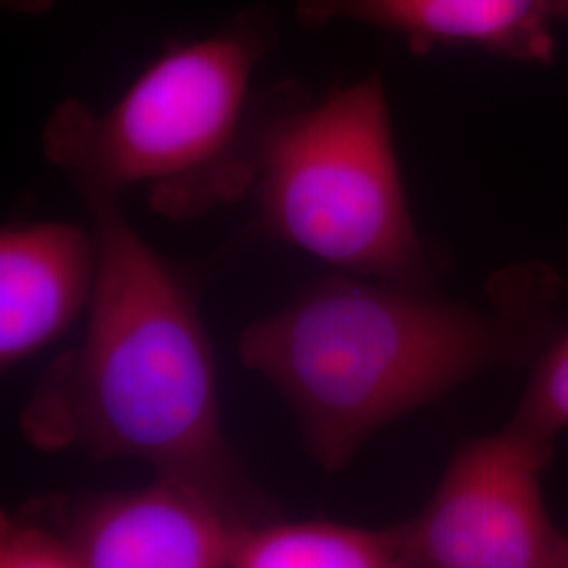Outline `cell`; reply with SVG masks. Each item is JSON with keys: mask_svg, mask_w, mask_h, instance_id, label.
Returning a JSON list of instances; mask_svg holds the SVG:
<instances>
[{"mask_svg": "<svg viewBox=\"0 0 568 568\" xmlns=\"http://www.w3.org/2000/svg\"><path fill=\"white\" fill-rule=\"evenodd\" d=\"M541 262L490 276L485 305L436 284L335 274L244 328L239 356L291 406L310 457L339 471L379 429L497 366L532 365L560 331Z\"/></svg>", "mask_w": 568, "mask_h": 568, "instance_id": "1", "label": "cell"}, {"mask_svg": "<svg viewBox=\"0 0 568 568\" xmlns=\"http://www.w3.org/2000/svg\"><path fill=\"white\" fill-rule=\"evenodd\" d=\"M100 272L81 342L44 371L21 410L42 450L140 459L246 525L276 518L222 427L217 371L190 288L119 203H91Z\"/></svg>", "mask_w": 568, "mask_h": 568, "instance_id": "2", "label": "cell"}, {"mask_svg": "<svg viewBox=\"0 0 568 568\" xmlns=\"http://www.w3.org/2000/svg\"><path fill=\"white\" fill-rule=\"evenodd\" d=\"M274 42L264 7L217 32L164 51L105 112L60 103L42 126V154L87 204L145 187L169 220H192L255 187L257 133L246 103Z\"/></svg>", "mask_w": 568, "mask_h": 568, "instance_id": "3", "label": "cell"}, {"mask_svg": "<svg viewBox=\"0 0 568 568\" xmlns=\"http://www.w3.org/2000/svg\"><path fill=\"white\" fill-rule=\"evenodd\" d=\"M262 225L339 274L436 284L443 264L417 232L373 74L257 133Z\"/></svg>", "mask_w": 568, "mask_h": 568, "instance_id": "4", "label": "cell"}, {"mask_svg": "<svg viewBox=\"0 0 568 568\" xmlns=\"http://www.w3.org/2000/svg\"><path fill=\"white\" fill-rule=\"evenodd\" d=\"M554 448L506 426L457 448L417 516L398 525L408 568H554L560 530L541 476Z\"/></svg>", "mask_w": 568, "mask_h": 568, "instance_id": "5", "label": "cell"}, {"mask_svg": "<svg viewBox=\"0 0 568 568\" xmlns=\"http://www.w3.org/2000/svg\"><path fill=\"white\" fill-rule=\"evenodd\" d=\"M44 523L81 568H230L244 528L253 527L211 495L164 476L55 501Z\"/></svg>", "mask_w": 568, "mask_h": 568, "instance_id": "6", "label": "cell"}, {"mask_svg": "<svg viewBox=\"0 0 568 568\" xmlns=\"http://www.w3.org/2000/svg\"><path fill=\"white\" fill-rule=\"evenodd\" d=\"M305 28L352 21L398 34L410 53L476 49L523 63H551L568 0H297Z\"/></svg>", "mask_w": 568, "mask_h": 568, "instance_id": "7", "label": "cell"}, {"mask_svg": "<svg viewBox=\"0 0 568 568\" xmlns=\"http://www.w3.org/2000/svg\"><path fill=\"white\" fill-rule=\"evenodd\" d=\"M100 272L93 230L61 222L0 232V366L11 371L89 310Z\"/></svg>", "mask_w": 568, "mask_h": 568, "instance_id": "8", "label": "cell"}, {"mask_svg": "<svg viewBox=\"0 0 568 568\" xmlns=\"http://www.w3.org/2000/svg\"><path fill=\"white\" fill-rule=\"evenodd\" d=\"M230 568H405L398 527L265 520L244 528Z\"/></svg>", "mask_w": 568, "mask_h": 568, "instance_id": "9", "label": "cell"}, {"mask_svg": "<svg viewBox=\"0 0 568 568\" xmlns=\"http://www.w3.org/2000/svg\"><path fill=\"white\" fill-rule=\"evenodd\" d=\"M528 440L554 448L568 427V326L558 331L530 365L527 389L508 424Z\"/></svg>", "mask_w": 568, "mask_h": 568, "instance_id": "10", "label": "cell"}, {"mask_svg": "<svg viewBox=\"0 0 568 568\" xmlns=\"http://www.w3.org/2000/svg\"><path fill=\"white\" fill-rule=\"evenodd\" d=\"M0 568H81V565L60 532L39 516H2Z\"/></svg>", "mask_w": 568, "mask_h": 568, "instance_id": "11", "label": "cell"}, {"mask_svg": "<svg viewBox=\"0 0 568 568\" xmlns=\"http://www.w3.org/2000/svg\"><path fill=\"white\" fill-rule=\"evenodd\" d=\"M2 7L11 13H26V16H34V13H44L53 7L55 0H0Z\"/></svg>", "mask_w": 568, "mask_h": 568, "instance_id": "12", "label": "cell"}, {"mask_svg": "<svg viewBox=\"0 0 568 568\" xmlns=\"http://www.w3.org/2000/svg\"><path fill=\"white\" fill-rule=\"evenodd\" d=\"M554 568H568V532H560Z\"/></svg>", "mask_w": 568, "mask_h": 568, "instance_id": "13", "label": "cell"}, {"mask_svg": "<svg viewBox=\"0 0 568 568\" xmlns=\"http://www.w3.org/2000/svg\"><path fill=\"white\" fill-rule=\"evenodd\" d=\"M405 568H408V567H406V562H405Z\"/></svg>", "mask_w": 568, "mask_h": 568, "instance_id": "14", "label": "cell"}]
</instances>
